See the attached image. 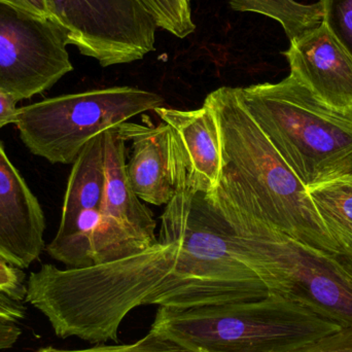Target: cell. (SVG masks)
I'll return each mask as SVG.
<instances>
[{"mask_svg": "<svg viewBox=\"0 0 352 352\" xmlns=\"http://www.w3.org/2000/svg\"><path fill=\"white\" fill-rule=\"evenodd\" d=\"M234 10L258 12L274 19L289 41L320 26L324 20L322 1L303 4L296 0H228Z\"/></svg>", "mask_w": 352, "mask_h": 352, "instance_id": "obj_17", "label": "cell"}, {"mask_svg": "<svg viewBox=\"0 0 352 352\" xmlns=\"http://www.w3.org/2000/svg\"><path fill=\"white\" fill-rule=\"evenodd\" d=\"M20 335L21 330L16 324L0 322V351L12 347Z\"/></svg>", "mask_w": 352, "mask_h": 352, "instance_id": "obj_26", "label": "cell"}, {"mask_svg": "<svg viewBox=\"0 0 352 352\" xmlns=\"http://www.w3.org/2000/svg\"><path fill=\"white\" fill-rule=\"evenodd\" d=\"M340 254L352 252V173L306 188Z\"/></svg>", "mask_w": 352, "mask_h": 352, "instance_id": "obj_16", "label": "cell"}, {"mask_svg": "<svg viewBox=\"0 0 352 352\" xmlns=\"http://www.w3.org/2000/svg\"><path fill=\"white\" fill-rule=\"evenodd\" d=\"M126 123L103 132L107 184L93 238L94 265L122 260L159 243L154 213L128 179Z\"/></svg>", "mask_w": 352, "mask_h": 352, "instance_id": "obj_10", "label": "cell"}, {"mask_svg": "<svg viewBox=\"0 0 352 352\" xmlns=\"http://www.w3.org/2000/svg\"><path fill=\"white\" fill-rule=\"evenodd\" d=\"M283 52L291 76L335 111L352 113V56L322 23Z\"/></svg>", "mask_w": 352, "mask_h": 352, "instance_id": "obj_11", "label": "cell"}, {"mask_svg": "<svg viewBox=\"0 0 352 352\" xmlns=\"http://www.w3.org/2000/svg\"><path fill=\"white\" fill-rule=\"evenodd\" d=\"M171 128L184 159L188 186L207 195L219 184L223 169L221 138L214 111L208 103L192 111L161 107L155 111Z\"/></svg>", "mask_w": 352, "mask_h": 352, "instance_id": "obj_13", "label": "cell"}, {"mask_svg": "<svg viewBox=\"0 0 352 352\" xmlns=\"http://www.w3.org/2000/svg\"><path fill=\"white\" fill-rule=\"evenodd\" d=\"M333 256L352 279V252L333 254Z\"/></svg>", "mask_w": 352, "mask_h": 352, "instance_id": "obj_27", "label": "cell"}, {"mask_svg": "<svg viewBox=\"0 0 352 352\" xmlns=\"http://www.w3.org/2000/svg\"><path fill=\"white\" fill-rule=\"evenodd\" d=\"M26 308L22 303L0 293V322L16 324L25 318Z\"/></svg>", "mask_w": 352, "mask_h": 352, "instance_id": "obj_24", "label": "cell"}, {"mask_svg": "<svg viewBox=\"0 0 352 352\" xmlns=\"http://www.w3.org/2000/svg\"><path fill=\"white\" fill-rule=\"evenodd\" d=\"M248 113L304 186L352 173V113L318 100L289 74L238 88Z\"/></svg>", "mask_w": 352, "mask_h": 352, "instance_id": "obj_5", "label": "cell"}, {"mask_svg": "<svg viewBox=\"0 0 352 352\" xmlns=\"http://www.w3.org/2000/svg\"><path fill=\"white\" fill-rule=\"evenodd\" d=\"M131 156L126 162L128 179L144 202L166 205L175 194L171 158V129L165 122L154 127L126 123Z\"/></svg>", "mask_w": 352, "mask_h": 352, "instance_id": "obj_14", "label": "cell"}, {"mask_svg": "<svg viewBox=\"0 0 352 352\" xmlns=\"http://www.w3.org/2000/svg\"><path fill=\"white\" fill-rule=\"evenodd\" d=\"M164 98L136 87H111L62 95L19 107L16 128L35 156L52 164H74L92 138L146 111Z\"/></svg>", "mask_w": 352, "mask_h": 352, "instance_id": "obj_7", "label": "cell"}, {"mask_svg": "<svg viewBox=\"0 0 352 352\" xmlns=\"http://www.w3.org/2000/svg\"><path fill=\"white\" fill-rule=\"evenodd\" d=\"M0 2L33 16L53 21V16L47 0H0Z\"/></svg>", "mask_w": 352, "mask_h": 352, "instance_id": "obj_23", "label": "cell"}, {"mask_svg": "<svg viewBox=\"0 0 352 352\" xmlns=\"http://www.w3.org/2000/svg\"><path fill=\"white\" fill-rule=\"evenodd\" d=\"M205 102L214 111L223 173L267 223L294 239L328 254H340L305 186L252 119L238 88L221 87Z\"/></svg>", "mask_w": 352, "mask_h": 352, "instance_id": "obj_3", "label": "cell"}, {"mask_svg": "<svg viewBox=\"0 0 352 352\" xmlns=\"http://www.w3.org/2000/svg\"><path fill=\"white\" fill-rule=\"evenodd\" d=\"M171 158L175 194L161 217L158 242L177 246L175 275L184 308L267 297L266 285L240 258L227 221L188 186L173 133Z\"/></svg>", "mask_w": 352, "mask_h": 352, "instance_id": "obj_4", "label": "cell"}, {"mask_svg": "<svg viewBox=\"0 0 352 352\" xmlns=\"http://www.w3.org/2000/svg\"><path fill=\"white\" fill-rule=\"evenodd\" d=\"M0 293L16 301L26 300L27 283L22 269L12 266L0 256Z\"/></svg>", "mask_w": 352, "mask_h": 352, "instance_id": "obj_22", "label": "cell"}, {"mask_svg": "<svg viewBox=\"0 0 352 352\" xmlns=\"http://www.w3.org/2000/svg\"><path fill=\"white\" fill-rule=\"evenodd\" d=\"M177 246L157 243L122 260L61 270L43 265L27 280L25 301L49 320L60 338L118 341L134 308H182L175 275Z\"/></svg>", "mask_w": 352, "mask_h": 352, "instance_id": "obj_1", "label": "cell"}, {"mask_svg": "<svg viewBox=\"0 0 352 352\" xmlns=\"http://www.w3.org/2000/svg\"><path fill=\"white\" fill-rule=\"evenodd\" d=\"M67 45L53 21L0 2V91L19 102L49 90L74 70Z\"/></svg>", "mask_w": 352, "mask_h": 352, "instance_id": "obj_9", "label": "cell"}, {"mask_svg": "<svg viewBox=\"0 0 352 352\" xmlns=\"http://www.w3.org/2000/svg\"><path fill=\"white\" fill-rule=\"evenodd\" d=\"M47 1L69 45L103 67L136 61L156 39V22L136 0Z\"/></svg>", "mask_w": 352, "mask_h": 352, "instance_id": "obj_8", "label": "cell"}, {"mask_svg": "<svg viewBox=\"0 0 352 352\" xmlns=\"http://www.w3.org/2000/svg\"><path fill=\"white\" fill-rule=\"evenodd\" d=\"M18 101L10 95L0 91V129L10 124H16L18 120Z\"/></svg>", "mask_w": 352, "mask_h": 352, "instance_id": "obj_25", "label": "cell"}, {"mask_svg": "<svg viewBox=\"0 0 352 352\" xmlns=\"http://www.w3.org/2000/svg\"><path fill=\"white\" fill-rule=\"evenodd\" d=\"M72 165L56 235L65 234L78 219H100L107 184L104 133L92 138Z\"/></svg>", "mask_w": 352, "mask_h": 352, "instance_id": "obj_15", "label": "cell"}, {"mask_svg": "<svg viewBox=\"0 0 352 352\" xmlns=\"http://www.w3.org/2000/svg\"><path fill=\"white\" fill-rule=\"evenodd\" d=\"M322 23L352 56V0H320Z\"/></svg>", "mask_w": 352, "mask_h": 352, "instance_id": "obj_20", "label": "cell"}, {"mask_svg": "<svg viewBox=\"0 0 352 352\" xmlns=\"http://www.w3.org/2000/svg\"><path fill=\"white\" fill-rule=\"evenodd\" d=\"M154 19L157 26L179 38L194 32L190 0H136Z\"/></svg>", "mask_w": 352, "mask_h": 352, "instance_id": "obj_18", "label": "cell"}, {"mask_svg": "<svg viewBox=\"0 0 352 352\" xmlns=\"http://www.w3.org/2000/svg\"><path fill=\"white\" fill-rule=\"evenodd\" d=\"M227 221L238 254L266 285L327 320L352 326V279L332 254L310 248L262 219L229 175L205 195Z\"/></svg>", "mask_w": 352, "mask_h": 352, "instance_id": "obj_2", "label": "cell"}, {"mask_svg": "<svg viewBox=\"0 0 352 352\" xmlns=\"http://www.w3.org/2000/svg\"><path fill=\"white\" fill-rule=\"evenodd\" d=\"M45 221L36 197L0 142V256L26 269L45 248Z\"/></svg>", "mask_w": 352, "mask_h": 352, "instance_id": "obj_12", "label": "cell"}, {"mask_svg": "<svg viewBox=\"0 0 352 352\" xmlns=\"http://www.w3.org/2000/svg\"><path fill=\"white\" fill-rule=\"evenodd\" d=\"M38 352H199L176 340L168 333L152 327L146 336L138 342L116 346H96L80 351H61L47 347Z\"/></svg>", "mask_w": 352, "mask_h": 352, "instance_id": "obj_19", "label": "cell"}, {"mask_svg": "<svg viewBox=\"0 0 352 352\" xmlns=\"http://www.w3.org/2000/svg\"><path fill=\"white\" fill-rule=\"evenodd\" d=\"M152 327L199 352H277L343 328L271 294L254 301L161 307Z\"/></svg>", "mask_w": 352, "mask_h": 352, "instance_id": "obj_6", "label": "cell"}, {"mask_svg": "<svg viewBox=\"0 0 352 352\" xmlns=\"http://www.w3.org/2000/svg\"><path fill=\"white\" fill-rule=\"evenodd\" d=\"M277 352H352V326Z\"/></svg>", "mask_w": 352, "mask_h": 352, "instance_id": "obj_21", "label": "cell"}]
</instances>
